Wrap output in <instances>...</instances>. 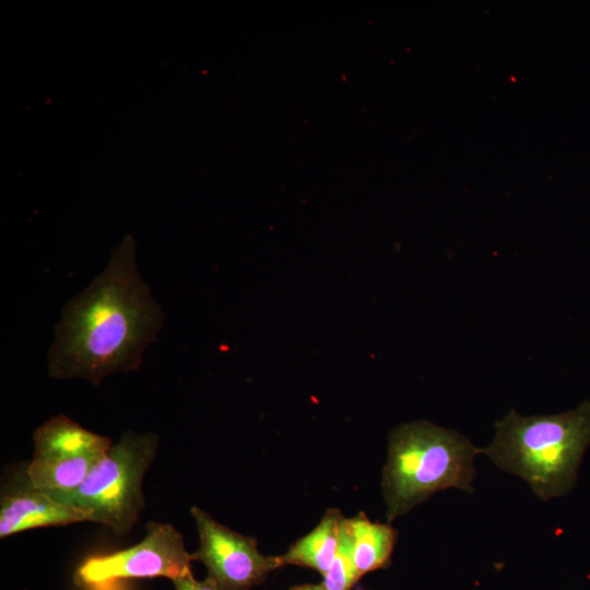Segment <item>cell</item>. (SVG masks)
I'll return each mask as SVG.
<instances>
[{
  "label": "cell",
  "mask_w": 590,
  "mask_h": 590,
  "mask_svg": "<svg viewBox=\"0 0 590 590\" xmlns=\"http://www.w3.org/2000/svg\"><path fill=\"white\" fill-rule=\"evenodd\" d=\"M33 441L27 472L33 484L48 493L79 487L111 446L109 437L90 432L63 414L39 425Z\"/></svg>",
  "instance_id": "obj_5"
},
{
  "label": "cell",
  "mask_w": 590,
  "mask_h": 590,
  "mask_svg": "<svg viewBox=\"0 0 590 590\" xmlns=\"http://www.w3.org/2000/svg\"><path fill=\"white\" fill-rule=\"evenodd\" d=\"M158 442L155 433L129 429L111 444L79 487L49 494L87 512L88 522L105 526L122 536L130 532L145 508L143 481Z\"/></svg>",
  "instance_id": "obj_4"
},
{
  "label": "cell",
  "mask_w": 590,
  "mask_h": 590,
  "mask_svg": "<svg viewBox=\"0 0 590 590\" xmlns=\"http://www.w3.org/2000/svg\"><path fill=\"white\" fill-rule=\"evenodd\" d=\"M343 519L344 516L339 509H328L309 533L298 539L285 554L279 556L282 566L307 567L323 576L335 557Z\"/></svg>",
  "instance_id": "obj_9"
},
{
  "label": "cell",
  "mask_w": 590,
  "mask_h": 590,
  "mask_svg": "<svg viewBox=\"0 0 590 590\" xmlns=\"http://www.w3.org/2000/svg\"><path fill=\"white\" fill-rule=\"evenodd\" d=\"M480 452L463 435L427 421L392 429L381 480L388 523L439 491L473 492Z\"/></svg>",
  "instance_id": "obj_3"
},
{
  "label": "cell",
  "mask_w": 590,
  "mask_h": 590,
  "mask_svg": "<svg viewBox=\"0 0 590 590\" xmlns=\"http://www.w3.org/2000/svg\"><path fill=\"white\" fill-rule=\"evenodd\" d=\"M481 452L499 469L523 479L541 500L566 495L577 482L590 444V401L552 415L521 416L514 409L496 422Z\"/></svg>",
  "instance_id": "obj_2"
},
{
  "label": "cell",
  "mask_w": 590,
  "mask_h": 590,
  "mask_svg": "<svg viewBox=\"0 0 590 590\" xmlns=\"http://www.w3.org/2000/svg\"><path fill=\"white\" fill-rule=\"evenodd\" d=\"M190 514L199 534V547L191 558L205 566L206 578L217 590H251L282 567L279 556L259 552L255 538L221 524L198 506Z\"/></svg>",
  "instance_id": "obj_7"
},
{
  "label": "cell",
  "mask_w": 590,
  "mask_h": 590,
  "mask_svg": "<svg viewBox=\"0 0 590 590\" xmlns=\"http://www.w3.org/2000/svg\"><path fill=\"white\" fill-rule=\"evenodd\" d=\"M191 554L181 533L170 523L149 521L144 538L135 545L94 556L75 570L80 587L103 588L121 579L165 577L173 579L191 570Z\"/></svg>",
  "instance_id": "obj_6"
},
{
  "label": "cell",
  "mask_w": 590,
  "mask_h": 590,
  "mask_svg": "<svg viewBox=\"0 0 590 590\" xmlns=\"http://www.w3.org/2000/svg\"><path fill=\"white\" fill-rule=\"evenodd\" d=\"M172 581L175 590H217L209 578L201 581L194 579L191 570L173 578Z\"/></svg>",
  "instance_id": "obj_12"
},
{
  "label": "cell",
  "mask_w": 590,
  "mask_h": 590,
  "mask_svg": "<svg viewBox=\"0 0 590 590\" xmlns=\"http://www.w3.org/2000/svg\"><path fill=\"white\" fill-rule=\"evenodd\" d=\"M164 321L139 273L135 243L126 236L105 269L63 305L47 353L48 376L99 386L109 375L138 370Z\"/></svg>",
  "instance_id": "obj_1"
},
{
  "label": "cell",
  "mask_w": 590,
  "mask_h": 590,
  "mask_svg": "<svg viewBox=\"0 0 590 590\" xmlns=\"http://www.w3.org/2000/svg\"><path fill=\"white\" fill-rule=\"evenodd\" d=\"M290 590H327L321 583L320 585H312V583H304L292 587Z\"/></svg>",
  "instance_id": "obj_13"
},
{
  "label": "cell",
  "mask_w": 590,
  "mask_h": 590,
  "mask_svg": "<svg viewBox=\"0 0 590 590\" xmlns=\"http://www.w3.org/2000/svg\"><path fill=\"white\" fill-rule=\"evenodd\" d=\"M84 510L56 499L36 487L27 463L13 468L2 480L0 491V538L30 529L88 521Z\"/></svg>",
  "instance_id": "obj_8"
},
{
  "label": "cell",
  "mask_w": 590,
  "mask_h": 590,
  "mask_svg": "<svg viewBox=\"0 0 590 590\" xmlns=\"http://www.w3.org/2000/svg\"><path fill=\"white\" fill-rule=\"evenodd\" d=\"M353 558L358 578L387 568L397 544L398 531L389 523L373 522L365 512L347 518Z\"/></svg>",
  "instance_id": "obj_10"
},
{
  "label": "cell",
  "mask_w": 590,
  "mask_h": 590,
  "mask_svg": "<svg viewBox=\"0 0 590 590\" xmlns=\"http://www.w3.org/2000/svg\"><path fill=\"white\" fill-rule=\"evenodd\" d=\"M358 579L353 558L351 531L347 518L344 517L335 557L329 570L323 575L321 585L327 590H352Z\"/></svg>",
  "instance_id": "obj_11"
}]
</instances>
